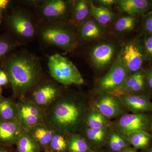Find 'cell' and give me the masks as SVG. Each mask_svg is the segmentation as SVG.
Listing matches in <instances>:
<instances>
[{
  "label": "cell",
  "instance_id": "1",
  "mask_svg": "<svg viewBox=\"0 0 152 152\" xmlns=\"http://www.w3.org/2000/svg\"><path fill=\"white\" fill-rule=\"evenodd\" d=\"M89 107V96L66 88L59 99L46 111L45 124L55 132L64 134L79 133L83 128Z\"/></svg>",
  "mask_w": 152,
  "mask_h": 152
},
{
  "label": "cell",
  "instance_id": "2",
  "mask_svg": "<svg viewBox=\"0 0 152 152\" xmlns=\"http://www.w3.org/2000/svg\"><path fill=\"white\" fill-rule=\"evenodd\" d=\"M3 70L11 85L13 98L17 100L26 96L45 78L39 58L26 50L7 56Z\"/></svg>",
  "mask_w": 152,
  "mask_h": 152
},
{
  "label": "cell",
  "instance_id": "3",
  "mask_svg": "<svg viewBox=\"0 0 152 152\" xmlns=\"http://www.w3.org/2000/svg\"><path fill=\"white\" fill-rule=\"evenodd\" d=\"M75 27L69 22L42 23L37 32L41 42L48 46L57 47L66 51L73 50L78 45Z\"/></svg>",
  "mask_w": 152,
  "mask_h": 152
},
{
  "label": "cell",
  "instance_id": "4",
  "mask_svg": "<svg viewBox=\"0 0 152 152\" xmlns=\"http://www.w3.org/2000/svg\"><path fill=\"white\" fill-rule=\"evenodd\" d=\"M48 67L52 77L60 84L67 87L84 83L83 79L77 68L59 54H55L49 58Z\"/></svg>",
  "mask_w": 152,
  "mask_h": 152
},
{
  "label": "cell",
  "instance_id": "5",
  "mask_svg": "<svg viewBox=\"0 0 152 152\" xmlns=\"http://www.w3.org/2000/svg\"><path fill=\"white\" fill-rule=\"evenodd\" d=\"M6 20L9 30L20 43L31 40L37 34L38 28L34 16L25 9L14 10L7 16Z\"/></svg>",
  "mask_w": 152,
  "mask_h": 152
},
{
  "label": "cell",
  "instance_id": "6",
  "mask_svg": "<svg viewBox=\"0 0 152 152\" xmlns=\"http://www.w3.org/2000/svg\"><path fill=\"white\" fill-rule=\"evenodd\" d=\"M90 107L113 121L130 112L120 96L106 92H94L89 96Z\"/></svg>",
  "mask_w": 152,
  "mask_h": 152
},
{
  "label": "cell",
  "instance_id": "7",
  "mask_svg": "<svg viewBox=\"0 0 152 152\" xmlns=\"http://www.w3.org/2000/svg\"><path fill=\"white\" fill-rule=\"evenodd\" d=\"M73 1L47 0L37 7V14L42 23L69 22Z\"/></svg>",
  "mask_w": 152,
  "mask_h": 152
},
{
  "label": "cell",
  "instance_id": "8",
  "mask_svg": "<svg viewBox=\"0 0 152 152\" xmlns=\"http://www.w3.org/2000/svg\"><path fill=\"white\" fill-rule=\"evenodd\" d=\"M66 88L53 79L45 78L25 97L46 111L59 99Z\"/></svg>",
  "mask_w": 152,
  "mask_h": 152
},
{
  "label": "cell",
  "instance_id": "9",
  "mask_svg": "<svg viewBox=\"0 0 152 152\" xmlns=\"http://www.w3.org/2000/svg\"><path fill=\"white\" fill-rule=\"evenodd\" d=\"M129 75L119 53L108 72L96 82L94 91L114 94L121 87Z\"/></svg>",
  "mask_w": 152,
  "mask_h": 152
},
{
  "label": "cell",
  "instance_id": "10",
  "mask_svg": "<svg viewBox=\"0 0 152 152\" xmlns=\"http://www.w3.org/2000/svg\"><path fill=\"white\" fill-rule=\"evenodd\" d=\"M152 114L129 113L112 121L113 130L128 135L139 131L149 132Z\"/></svg>",
  "mask_w": 152,
  "mask_h": 152
},
{
  "label": "cell",
  "instance_id": "11",
  "mask_svg": "<svg viewBox=\"0 0 152 152\" xmlns=\"http://www.w3.org/2000/svg\"><path fill=\"white\" fill-rule=\"evenodd\" d=\"M129 75L137 72L147 62L142 38L136 37L127 43L119 53Z\"/></svg>",
  "mask_w": 152,
  "mask_h": 152
},
{
  "label": "cell",
  "instance_id": "12",
  "mask_svg": "<svg viewBox=\"0 0 152 152\" xmlns=\"http://www.w3.org/2000/svg\"><path fill=\"white\" fill-rule=\"evenodd\" d=\"M18 120L25 131L45 123L46 112L38 107L26 97L17 101Z\"/></svg>",
  "mask_w": 152,
  "mask_h": 152
},
{
  "label": "cell",
  "instance_id": "13",
  "mask_svg": "<svg viewBox=\"0 0 152 152\" xmlns=\"http://www.w3.org/2000/svg\"><path fill=\"white\" fill-rule=\"evenodd\" d=\"M113 94L119 96L132 94L150 96L146 80L145 69L143 68L129 75L121 87Z\"/></svg>",
  "mask_w": 152,
  "mask_h": 152
},
{
  "label": "cell",
  "instance_id": "14",
  "mask_svg": "<svg viewBox=\"0 0 152 152\" xmlns=\"http://www.w3.org/2000/svg\"><path fill=\"white\" fill-rule=\"evenodd\" d=\"M115 51V47L113 45L110 43H103L92 49L90 57L96 69L99 70H104L113 60Z\"/></svg>",
  "mask_w": 152,
  "mask_h": 152
},
{
  "label": "cell",
  "instance_id": "15",
  "mask_svg": "<svg viewBox=\"0 0 152 152\" xmlns=\"http://www.w3.org/2000/svg\"><path fill=\"white\" fill-rule=\"evenodd\" d=\"M113 130L111 126L101 129L83 128L79 132L93 151L104 148Z\"/></svg>",
  "mask_w": 152,
  "mask_h": 152
},
{
  "label": "cell",
  "instance_id": "16",
  "mask_svg": "<svg viewBox=\"0 0 152 152\" xmlns=\"http://www.w3.org/2000/svg\"><path fill=\"white\" fill-rule=\"evenodd\" d=\"M25 131L18 121L0 119V145H15Z\"/></svg>",
  "mask_w": 152,
  "mask_h": 152
},
{
  "label": "cell",
  "instance_id": "17",
  "mask_svg": "<svg viewBox=\"0 0 152 152\" xmlns=\"http://www.w3.org/2000/svg\"><path fill=\"white\" fill-rule=\"evenodd\" d=\"M119 96L126 107L131 113L152 114V102L149 96L132 94Z\"/></svg>",
  "mask_w": 152,
  "mask_h": 152
},
{
  "label": "cell",
  "instance_id": "18",
  "mask_svg": "<svg viewBox=\"0 0 152 152\" xmlns=\"http://www.w3.org/2000/svg\"><path fill=\"white\" fill-rule=\"evenodd\" d=\"M116 4L121 12L132 16H145L152 11L150 0H118Z\"/></svg>",
  "mask_w": 152,
  "mask_h": 152
},
{
  "label": "cell",
  "instance_id": "19",
  "mask_svg": "<svg viewBox=\"0 0 152 152\" xmlns=\"http://www.w3.org/2000/svg\"><path fill=\"white\" fill-rule=\"evenodd\" d=\"M78 40L89 42L100 39L104 36L103 27L91 16L77 28Z\"/></svg>",
  "mask_w": 152,
  "mask_h": 152
},
{
  "label": "cell",
  "instance_id": "20",
  "mask_svg": "<svg viewBox=\"0 0 152 152\" xmlns=\"http://www.w3.org/2000/svg\"><path fill=\"white\" fill-rule=\"evenodd\" d=\"M28 132L43 152L48 149L55 134V131L45 123L37 125Z\"/></svg>",
  "mask_w": 152,
  "mask_h": 152
},
{
  "label": "cell",
  "instance_id": "21",
  "mask_svg": "<svg viewBox=\"0 0 152 152\" xmlns=\"http://www.w3.org/2000/svg\"><path fill=\"white\" fill-rule=\"evenodd\" d=\"M89 1H73L69 23L77 28L82 23L91 16Z\"/></svg>",
  "mask_w": 152,
  "mask_h": 152
},
{
  "label": "cell",
  "instance_id": "22",
  "mask_svg": "<svg viewBox=\"0 0 152 152\" xmlns=\"http://www.w3.org/2000/svg\"><path fill=\"white\" fill-rule=\"evenodd\" d=\"M112 123L111 120L90 106L85 116L83 128L101 129L111 126Z\"/></svg>",
  "mask_w": 152,
  "mask_h": 152
},
{
  "label": "cell",
  "instance_id": "23",
  "mask_svg": "<svg viewBox=\"0 0 152 152\" xmlns=\"http://www.w3.org/2000/svg\"><path fill=\"white\" fill-rule=\"evenodd\" d=\"M0 119L18 121L17 102L13 98L0 97Z\"/></svg>",
  "mask_w": 152,
  "mask_h": 152
},
{
  "label": "cell",
  "instance_id": "24",
  "mask_svg": "<svg viewBox=\"0 0 152 152\" xmlns=\"http://www.w3.org/2000/svg\"><path fill=\"white\" fill-rule=\"evenodd\" d=\"M89 4L91 16L101 26L103 27L111 23L115 17L113 11L104 7L95 6L92 1H89Z\"/></svg>",
  "mask_w": 152,
  "mask_h": 152
},
{
  "label": "cell",
  "instance_id": "25",
  "mask_svg": "<svg viewBox=\"0 0 152 152\" xmlns=\"http://www.w3.org/2000/svg\"><path fill=\"white\" fill-rule=\"evenodd\" d=\"M131 146L127 136L113 129L104 148L109 152H120L124 148Z\"/></svg>",
  "mask_w": 152,
  "mask_h": 152
},
{
  "label": "cell",
  "instance_id": "26",
  "mask_svg": "<svg viewBox=\"0 0 152 152\" xmlns=\"http://www.w3.org/2000/svg\"><path fill=\"white\" fill-rule=\"evenodd\" d=\"M131 146L137 150L146 149L152 144V136L149 132L139 131L127 135Z\"/></svg>",
  "mask_w": 152,
  "mask_h": 152
},
{
  "label": "cell",
  "instance_id": "27",
  "mask_svg": "<svg viewBox=\"0 0 152 152\" xmlns=\"http://www.w3.org/2000/svg\"><path fill=\"white\" fill-rule=\"evenodd\" d=\"M16 152H41L39 145L28 131H25L16 144Z\"/></svg>",
  "mask_w": 152,
  "mask_h": 152
},
{
  "label": "cell",
  "instance_id": "28",
  "mask_svg": "<svg viewBox=\"0 0 152 152\" xmlns=\"http://www.w3.org/2000/svg\"><path fill=\"white\" fill-rule=\"evenodd\" d=\"M68 152H94L79 133L67 135Z\"/></svg>",
  "mask_w": 152,
  "mask_h": 152
},
{
  "label": "cell",
  "instance_id": "29",
  "mask_svg": "<svg viewBox=\"0 0 152 152\" xmlns=\"http://www.w3.org/2000/svg\"><path fill=\"white\" fill-rule=\"evenodd\" d=\"M45 152H68L67 135L55 132L53 137Z\"/></svg>",
  "mask_w": 152,
  "mask_h": 152
},
{
  "label": "cell",
  "instance_id": "30",
  "mask_svg": "<svg viewBox=\"0 0 152 152\" xmlns=\"http://www.w3.org/2000/svg\"><path fill=\"white\" fill-rule=\"evenodd\" d=\"M138 23L137 17L128 15L121 17L116 22L114 28L119 33L131 31L134 29Z\"/></svg>",
  "mask_w": 152,
  "mask_h": 152
},
{
  "label": "cell",
  "instance_id": "31",
  "mask_svg": "<svg viewBox=\"0 0 152 152\" xmlns=\"http://www.w3.org/2000/svg\"><path fill=\"white\" fill-rule=\"evenodd\" d=\"M20 45L16 39L4 36L0 37V61L4 59L9 53Z\"/></svg>",
  "mask_w": 152,
  "mask_h": 152
},
{
  "label": "cell",
  "instance_id": "32",
  "mask_svg": "<svg viewBox=\"0 0 152 152\" xmlns=\"http://www.w3.org/2000/svg\"><path fill=\"white\" fill-rule=\"evenodd\" d=\"M142 42L147 62L152 64V35L145 34Z\"/></svg>",
  "mask_w": 152,
  "mask_h": 152
},
{
  "label": "cell",
  "instance_id": "33",
  "mask_svg": "<svg viewBox=\"0 0 152 152\" xmlns=\"http://www.w3.org/2000/svg\"><path fill=\"white\" fill-rule=\"evenodd\" d=\"M142 26L145 34L152 35V11L144 16Z\"/></svg>",
  "mask_w": 152,
  "mask_h": 152
},
{
  "label": "cell",
  "instance_id": "34",
  "mask_svg": "<svg viewBox=\"0 0 152 152\" xmlns=\"http://www.w3.org/2000/svg\"><path fill=\"white\" fill-rule=\"evenodd\" d=\"M146 80L150 97H152V64L145 69Z\"/></svg>",
  "mask_w": 152,
  "mask_h": 152
},
{
  "label": "cell",
  "instance_id": "35",
  "mask_svg": "<svg viewBox=\"0 0 152 152\" xmlns=\"http://www.w3.org/2000/svg\"><path fill=\"white\" fill-rule=\"evenodd\" d=\"M11 1L9 0H0V22L2 18L3 15L10 5Z\"/></svg>",
  "mask_w": 152,
  "mask_h": 152
},
{
  "label": "cell",
  "instance_id": "36",
  "mask_svg": "<svg viewBox=\"0 0 152 152\" xmlns=\"http://www.w3.org/2000/svg\"><path fill=\"white\" fill-rule=\"evenodd\" d=\"M99 6L110 9L115 4H116V1L115 0H98L95 1Z\"/></svg>",
  "mask_w": 152,
  "mask_h": 152
},
{
  "label": "cell",
  "instance_id": "37",
  "mask_svg": "<svg viewBox=\"0 0 152 152\" xmlns=\"http://www.w3.org/2000/svg\"><path fill=\"white\" fill-rule=\"evenodd\" d=\"M9 83L8 79L3 70L0 69V86L7 85Z\"/></svg>",
  "mask_w": 152,
  "mask_h": 152
},
{
  "label": "cell",
  "instance_id": "38",
  "mask_svg": "<svg viewBox=\"0 0 152 152\" xmlns=\"http://www.w3.org/2000/svg\"><path fill=\"white\" fill-rule=\"evenodd\" d=\"M0 152H16L14 146L0 145Z\"/></svg>",
  "mask_w": 152,
  "mask_h": 152
},
{
  "label": "cell",
  "instance_id": "39",
  "mask_svg": "<svg viewBox=\"0 0 152 152\" xmlns=\"http://www.w3.org/2000/svg\"><path fill=\"white\" fill-rule=\"evenodd\" d=\"M137 151L138 150L131 146L124 148L120 152H138Z\"/></svg>",
  "mask_w": 152,
  "mask_h": 152
},
{
  "label": "cell",
  "instance_id": "40",
  "mask_svg": "<svg viewBox=\"0 0 152 152\" xmlns=\"http://www.w3.org/2000/svg\"><path fill=\"white\" fill-rule=\"evenodd\" d=\"M142 152H152V144L146 149L142 151Z\"/></svg>",
  "mask_w": 152,
  "mask_h": 152
},
{
  "label": "cell",
  "instance_id": "41",
  "mask_svg": "<svg viewBox=\"0 0 152 152\" xmlns=\"http://www.w3.org/2000/svg\"><path fill=\"white\" fill-rule=\"evenodd\" d=\"M94 152H109L105 148H104L101 149L97 150V151H95Z\"/></svg>",
  "mask_w": 152,
  "mask_h": 152
},
{
  "label": "cell",
  "instance_id": "42",
  "mask_svg": "<svg viewBox=\"0 0 152 152\" xmlns=\"http://www.w3.org/2000/svg\"><path fill=\"white\" fill-rule=\"evenodd\" d=\"M149 133L152 136V116L151 120V125H150Z\"/></svg>",
  "mask_w": 152,
  "mask_h": 152
},
{
  "label": "cell",
  "instance_id": "43",
  "mask_svg": "<svg viewBox=\"0 0 152 152\" xmlns=\"http://www.w3.org/2000/svg\"><path fill=\"white\" fill-rule=\"evenodd\" d=\"M1 96V87H0V97Z\"/></svg>",
  "mask_w": 152,
  "mask_h": 152
},
{
  "label": "cell",
  "instance_id": "44",
  "mask_svg": "<svg viewBox=\"0 0 152 152\" xmlns=\"http://www.w3.org/2000/svg\"><path fill=\"white\" fill-rule=\"evenodd\" d=\"M150 3H151V5L152 7V0H150Z\"/></svg>",
  "mask_w": 152,
  "mask_h": 152
}]
</instances>
